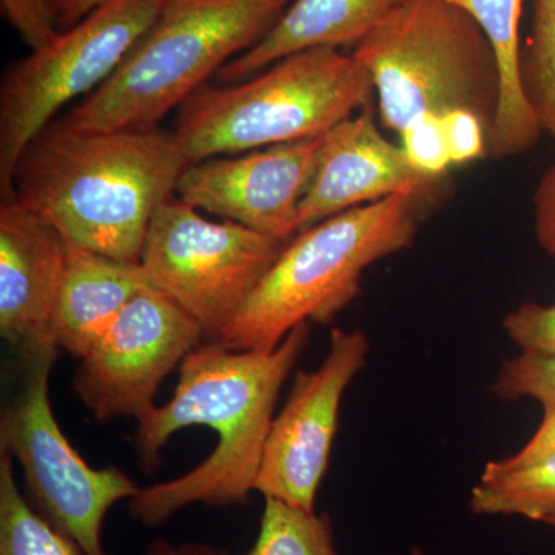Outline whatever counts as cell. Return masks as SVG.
<instances>
[{
    "mask_svg": "<svg viewBox=\"0 0 555 555\" xmlns=\"http://www.w3.org/2000/svg\"><path fill=\"white\" fill-rule=\"evenodd\" d=\"M521 86L543 131L555 141V0L532 2L531 33L521 47Z\"/></svg>",
    "mask_w": 555,
    "mask_h": 555,
    "instance_id": "44dd1931",
    "label": "cell"
},
{
    "mask_svg": "<svg viewBox=\"0 0 555 555\" xmlns=\"http://www.w3.org/2000/svg\"><path fill=\"white\" fill-rule=\"evenodd\" d=\"M375 89L353 54L318 47L291 54L251 78L196 90L178 108L189 163L324 137L371 112Z\"/></svg>",
    "mask_w": 555,
    "mask_h": 555,
    "instance_id": "277c9868",
    "label": "cell"
},
{
    "mask_svg": "<svg viewBox=\"0 0 555 555\" xmlns=\"http://www.w3.org/2000/svg\"><path fill=\"white\" fill-rule=\"evenodd\" d=\"M532 214L537 243L555 258V166L550 167L537 182Z\"/></svg>",
    "mask_w": 555,
    "mask_h": 555,
    "instance_id": "4316f807",
    "label": "cell"
},
{
    "mask_svg": "<svg viewBox=\"0 0 555 555\" xmlns=\"http://www.w3.org/2000/svg\"><path fill=\"white\" fill-rule=\"evenodd\" d=\"M411 555H427L425 551L420 550V547H412Z\"/></svg>",
    "mask_w": 555,
    "mask_h": 555,
    "instance_id": "4dcf8cb0",
    "label": "cell"
},
{
    "mask_svg": "<svg viewBox=\"0 0 555 555\" xmlns=\"http://www.w3.org/2000/svg\"><path fill=\"white\" fill-rule=\"evenodd\" d=\"M3 16L31 50L51 42L60 31L53 0H0Z\"/></svg>",
    "mask_w": 555,
    "mask_h": 555,
    "instance_id": "d4e9b609",
    "label": "cell"
},
{
    "mask_svg": "<svg viewBox=\"0 0 555 555\" xmlns=\"http://www.w3.org/2000/svg\"><path fill=\"white\" fill-rule=\"evenodd\" d=\"M406 0H294L257 46L219 69L224 83L241 82L275 62L318 47L353 46Z\"/></svg>",
    "mask_w": 555,
    "mask_h": 555,
    "instance_id": "9a60e30c",
    "label": "cell"
},
{
    "mask_svg": "<svg viewBox=\"0 0 555 555\" xmlns=\"http://www.w3.org/2000/svg\"><path fill=\"white\" fill-rule=\"evenodd\" d=\"M352 54L371 76L386 130L401 133L423 116L460 108L477 113L491 130L499 65L465 10L444 0H406Z\"/></svg>",
    "mask_w": 555,
    "mask_h": 555,
    "instance_id": "8992f818",
    "label": "cell"
},
{
    "mask_svg": "<svg viewBox=\"0 0 555 555\" xmlns=\"http://www.w3.org/2000/svg\"><path fill=\"white\" fill-rule=\"evenodd\" d=\"M502 326L521 352L555 356V305L520 306L503 318Z\"/></svg>",
    "mask_w": 555,
    "mask_h": 555,
    "instance_id": "cb8c5ba5",
    "label": "cell"
},
{
    "mask_svg": "<svg viewBox=\"0 0 555 555\" xmlns=\"http://www.w3.org/2000/svg\"><path fill=\"white\" fill-rule=\"evenodd\" d=\"M147 555H229L210 543L185 542L171 543L169 540L158 539L149 546Z\"/></svg>",
    "mask_w": 555,
    "mask_h": 555,
    "instance_id": "f1b7e54d",
    "label": "cell"
},
{
    "mask_svg": "<svg viewBox=\"0 0 555 555\" xmlns=\"http://www.w3.org/2000/svg\"><path fill=\"white\" fill-rule=\"evenodd\" d=\"M189 164L175 131L51 122L17 160L13 198L73 246L139 262L153 215L177 193Z\"/></svg>",
    "mask_w": 555,
    "mask_h": 555,
    "instance_id": "7a4b0ae2",
    "label": "cell"
},
{
    "mask_svg": "<svg viewBox=\"0 0 555 555\" xmlns=\"http://www.w3.org/2000/svg\"><path fill=\"white\" fill-rule=\"evenodd\" d=\"M433 196L397 193L350 208L288 241L219 343L275 349L299 324H328L360 297L364 272L414 244Z\"/></svg>",
    "mask_w": 555,
    "mask_h": 555,
    "instance_id": "3957f363",
    "label": "cell"
},
{
    "mask_svg": "<svg viewBox=\"0 0 555 555\" xmlns=\"http://www.w3.org/2000/svg\"><path fill=\"white\" fill-rule=\"evenodd\" d=\"M553 452H555V408L545 411L543 422L537 427L534 436L529 438L516 454L494 460V463L503 469H517V467L539 462Z\"/></svg>",
    "mask_w": 555,
    "mask_h": 555,
    "instance_id": "83f0119b",
    "label": "cell"
},
{
    "mask_svg": "<svg viewBox=\"0 0 555 555\" xmlns=\"http://www.w3.org/2000/svg\"><path fill=\"white\" fill-rule=\"evenodd\" d=\"M310 326L299 324L275 349H232L206 341L179 366L173 397L138 418L133 437L139 466L158 469L171 436L190 426L217 434L215 451L175 480L142 488L129 502L133 520L147 528L167 524L190 505H246L255 483L281 390L309 345Z\"/></svg>",
    "mask_w": 555,
    "mask_h": 555,
    "instance_id": "6da1fadb",
    "label": "cell"
},
{
    "mask_svg": "<svg viewBox=\"0 0 555 555\" xmlns=\"http://www.w3.org/2000/svg\"><path fill=\"white\" fill-rule=\"evenodd\" d=\"M371 339L358 328H334L326 357L298 371L286 403L273 418L255 492L299 509L317 511L331 463L347 387L367 364Z\"/></svg>",
    "mask_w": 555,
    "mask_h": 555,
    "instance_id": "8fae6325",
    "label": "cell"
},
{
    "mask_svg": "<svg viewBox=\"0 0 555 555\" xmlns=\"http://www.w3.org/2000/svg\"><path fill=\"white\" fill-rule=\"evenodd\" d=\"M68 248L60 230L16 199L0 207V334L21 363L61 350L54 317Z\"/></svg>",
    "mask_w": 555,
    "mask_h": 555,
    "instance_id": "4fadbf2b",
    "label": "cell"
},
{
    "mask_svg": "<svg viewBox=\"0 0 555 555\" xmlns=\"http://www.w3.org/2000/svg\"><path fill=\"white\" fill-rule=\"evenodd\" d=\"M546 525L550 526V528L555 529V518H554V520L547 521Z\"/></svg>",
    "mask_w": 555,
    "mask_h": 555,
    "instance_id": "1f68e13d",
    "label": "cell"
},
{
    "mask_svg": "<svg viewBox=\"0 0 555 555\" xmlns=\"http://www.w3.org/2000/svg\"><path fill=\"white\" fill-rule=\"evenodd\" d=\"M167 0H107L47 46L14 62L0 83V192L33 139L67 102L101 87L158 20Z\"/></svg>",
    "mask_w": 555,
    "mask_h": 555,
    "instance_id": "52a82bcc",
    "label": "cell"
},
{
    "mask_svg": "<svg viewBox=\"0 0 555 555\" xmlns=\"http://www.w3.org/2000/svg\"><path fill=\"white\" fill-rule=\"evenodd\" d=\"M491 392L505 401L531 398L543 411L555 408V356L521 352L503 361Z\"/></svg>",
    "mask_w": 555,
    "mask_h": 555,
    "instance_id": "7402d4cb",
    "label": "cell"
},
{
    "mask_svg": "<svg viewBox=\"0 0 555 555\" xmlns=\"http://www.w3.org/2000/svg\"><path fill=\"white\" fill-rule=\"evenodd\" d=\"M469 509L478 516L555 518V452L531 465L503 469L494 460L485 466L469 496Z\"/></svg>",
    "mask_w": 555,
    "mask_h": 555,
    "instance_id": "ac0fdd59",
    "label": "cell"
},
{
    "mask_svg": "<svg viewBox=\"0 0 555 555\" xmlns=\"http://www.w3.org/2000/svg\"><path fill=\"white\" fill-rule=\"evenodd\" d=\"M147 284L139 262L118 261L69 244L54 317L57 347L82 360L107 334L127 302Z\"/></svg>",
    "mask_w": 555,
    "mask_h": 555,
    "instance_id": "2e32d148",
    "label": "cell"
},
{
    "mask_svg": "<svg viewBox=\"0 0 555 555\" xmlns=\"http://www.w3.org/2000/svg\"><path fill=\"white\" fill-rule=\"evenodd\" d=\"M0 555H83L22 494L7 452H0Z\"/></svg>",
    "mask_w": 555,
    "mask_h": 555,
    "instance_id": "d6986e66",
    "label": "cell"
},
{
    "mask_svg": "<svg viewBox=\"0 0 555 555\" xmlns=\"http://www.w3.org/2000/svg\"><path fill=\"white\" fill-rule=\"evenodd\" d=\"M443 179L423 177L400 145L383 137L372 112L343 120L323 137L315 175L298 207V233L350 208L397 193L433 196Z\"/></svg>",
    "mask_w": 555,
    "mask_h": 555,
    "instance_id": "5bb4252c",
    "label": "cell"
},
{
    "mask_svg": "<svg viewBox=\"0 0 555 555\" xmlns=\"http://www.w3.org/2000/svg\"><path fill=\"white\" fill-rule=\"evenodd\" d=\"M203 327L152 284L142 287L76 369L73 386L101 423L139 418L155 403L160 383L196 347Z\"/></svg>",
    "mask_w": 555,
    "mask_h": 555,
    "instance_id": "30bf717a",
    "label": "cell"
},
{
    "mask_svg": "<svg viewBox=\"0 0 555 555\" xmlns=\"http://www.w3.org/2000/svg\"><path fill=\"white\" fill-rule=\"evenodd\" d=\"M57 353L22 363L17 396L0 418V452L21 463L27 499L83 555H108L102 543L105 518L141 488L118 467L96 469L73 448L50 403V374Z\"/></svg>",
    "mask_w": 555,
    "mask_h": 555,
    "instance_id": "9c48e42d",
    "label": "cell"
},
{
    "mask_svg": "<svg viewBox=\"0 0 555 555\" xmlns=\"http://www.w3.org/2000/svg\"><path fill=\"white\" fill-rule=\"evenodd\" d=\"M480 25L499 65L500 100L488 134V158L507 159L534 147L542 134L521 86L520 21L524 0H444Z\"/></svg>",
    "mask_w": 555,
    "mask_h": 555,
    "instance_id": "e0dca14e",
    "label": "cell"
},
{
    "mask_svg": "<svg viewBox=\"0 0 555 555\" xmlns=\"http://www.w3.org/2000/svg\"><path fill=\"white\" fill-rule=\"evenodd\" d=\"M447 134L452 166H463L473 160L488 158L489 127L477 113L452 109L441 116Z\"/></svg>",
    "mask_w": 555,
    "mask_h": 555,
    "instance_id": "484cf974",
    "label": "cell"
},
{
    "mask_svg": "<svg viewBox=\"0 0 555 555\" xmlns=\"http://www.w3.org/2000/svg\"><path fill=\"white\" fill-rule=\"evenodd\" d=\"M323 137L208 158L182 171L177 198L244 228L288 243L298 207L315 175Z\"/></svg>",
    "mask_w": 555,
    "mask_h": 555,
    "instance_id": "7c38bea8",
    "label": "cell"
},
{
    "mask_svg": "<svg viewBox=\"0 0 555 555\" xmlns=\"http://www.w3.org/2000/svg\"><path fill=\"white\" fill-rule=\"evenodd\" d=\"M61 27H73L107 0H53Z\"/></svg>",
    "mask_w": 555,
    "mask_h": 555,
    "instance_id": "f546056e",
    "label": "cell"
},
{
    "mask_svg": "<svg viewBox=\"0 0 555 555\" xmlns=\"http://www.w3.org/2000/svg\"><path fill=\"white\" fill-rule=\"evenodd\" d=\"M286 244L238 222L210 221L171 196L153 215L139 264L206 341H219Z\"/></svg>",
    "mask_w": 555,
    "mask_h": 555,
    "instance_id": "ba28073f",
    "label": "cell"
},
{
    "mask_svg": "<svg viewBox=\"0 0 555 555\" xmlns=\"http://www.w3.org/2000/svg\"><path fill=\"white\" fill-rule=\"evenodd\" d=\"M401 150L423 177L443 179L452 166L441 116L426 115L401 131Z\"/></svg>",
    "mask_w": 555,
    "mask_h": 555,
    "instance_id": "603a6c76",
    "label": "cell"
},
{
    "mask_svg": "<svg viewBox=\"0 0 555 555\" xmlns=\"http://www.w3.org/2000/svg\"><path fill=\"white\" fill-rule=\"evenodd\" d=\"M246 555H338L334 521L326 513L264 499L258 537Z\"/></svg>",
    "mask_w": 555,
    "mask_h": 555,
    "instance_id": "ffe728a7",
    "label": "cell"
},
{
    "mask_svg": "<svg viewBox=\"0 0 555 555\" xmlns=\"http://www.w3.org/2000/svg\"><path fill=\"white\" fill-rule=\"evenodd\" d=\"M294 0H167L119 67L75 108L82 130L156 129L219 69L257 46Z\"/></svg>",
    "mask_w": 555,
    "mask_h": 555,
    "instance_id": "5b68a950",
    "label": "cell"
}]
</instances>
